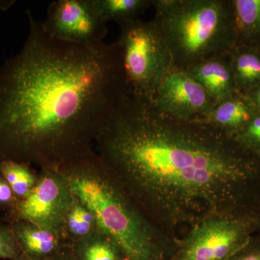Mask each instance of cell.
Masks as SVG:
<instances>
[{
	"instance_id": "cell-1",
	"label": "cell",
	"mask_w": 260,
	"mask_h": 260,
	"mask_svg": "<svg viewBox=\"0 0 260 260\" xmlns=\"http://www.w3.org/2000/svg\"><path fill=\"white\" fill-rule=\"evenodd\" d=\"M94 153L138 208L175 245L203 219L251 204L260 154L197 119L127 95L101 130Z\"/></svg>"
},
{
	"instance_id": "cell-2",
	"label": "cell",
	"mask_w": 260,
	"mask_h": 260,
	"mask_svg": "<svg viewBox=\"0 0 260 260\" xmlns=\"http://www.w3.org/2000/svg\"><path fill=\"white\" fill-rule=\"evenodd\" d=\"M26 13V41L0 68V161L61 169L94 153L129 95L120 51L116 42H61Z\"/></svg>"
},
{
	"instance_id": "cell-3",
	"label": "cell",
	"mask_w": 260,
	"mask_h": 260,
	"mask_svg": "<svg viewBox=\"0 0 260 260\" xmlns=\"http://www.w3.org/2000/svg\"><path fill=\"white\" fill-rule=\"evenodd\" d=\"M73 194L88 208L99 230L117 244L124 260H165L175 246L157 229L95 153L62 168Z\"/></svg>"
},
{
	"instance_id": "cell-4",
	"label": "cell",
	"mask_w": 260,
	"mask_h": 260,
	"mask_svg": "<svg viewBox=\"0 0 260 260\" xmlns=\"http://www.w3.org/2000/svg\"><path fill=\"white\" fill-rule=\"evenodd\" d=\"M153 6L173 68L186 71L237 47L233 0H153Z\"/></svg>"
},
{
	"instance_id": "cell-5",
	"label": "cell",
	"mask_w": 260,
	"mask_h": 260,
	"mask_svg": "<svg viewBox=\"0 0 260 260\" xmlns=\"http://www.w3.org/2000/svg\"><path fill=\"white\" fill-rule=\"evenodd\" d=\"M116 43L120 51L128 93L153 100L173 68L172 56L153 20L138 18L121 24Z\"/></svg>"
},
{
	"instance_id": "cell-6",
	"label": "cell",
	"mask_w": 260,
	"mask_h": 260,
	"mask_svg": "<svg viewBox=\"0 0 260 260\" xmlns=\"http://www.w3.org/2000/svg\"><path fill=\"white\" fill-rule=\"evenodd\" d=\"M258 231L254 203L212 215L191 227L176 242L170 260H228Z\"/></svg>"
},
{
	"instance_id": "cell-7",
	"label": "cell",
	"mask_w": 260,
	"mask_h": 260,
	"mask_svg": "<svg viewBox=\"0 0 260 260\" xmlns=\"http://www.w3.org/2000/svg\"><path fill=\"white\" fill-rule=\"evenodd\" d=\"M74 198L63 169H42L30 194L18 200L3 219L8 224L18 220L30 222L65 239L64 219Z\"/></svg>"
},
{
	"instance_id": "cell-8",
	"label": "cell",
	"mask_w": 260,
	"mask_h": 260,
	"mask_svg": "<svg viewBox=\"0 0 260 260\" xmlns=\"http://www.w3.org/2000/svg\"><path fill=\"white\" fill-rule=\"evenodd\" d=\"M42 23L51 37L78 45L103 42L108 34L107 23L97 14L90 0L53 2Z\"/></svg>"
},
{
	"instance_id": "cell-9",
	"label": "cell",
	"mask_w": 260,
	"mask_h": 260,
	"mask_svg": "<svg viewBox=\"0 0 260 260\" xmlns=\"http://www.w3.org/2000/svg\"><path fill=\"white\" fill-rule=\"evenodd\" d=\"M151 101L160 112L186 121L205 116L215 104L187 72L176 68L168 73Z\"/></svg>"
},
{
	"instance_id": "cell-10",
	"label": "cell",
	"mask_w": 260,
	"mask_h": 260,
	"mask_svg": "<svg viewBox=\"0 0 260 260\" xmlns=\"http://www.w3.org/2000/svg\"><path fill=\"white\" fill-rule=\"evenodd\" d=\"M186 72L203 87L215 104L238 93L230 54L208 58L194 64Z\"/></svg>"
},
{
	"instance_id": "cell-11",
	"label": "cell",
	"mask_w": 260,
	"mask_h": 260,
	"mask_svg": "<svg viewBox=\"0 0 260 260\" xmlns=\"http://www.w3.org/2000/svg\"><path fill=\"white\" fill-rule=\"evenodd\" d=\"M10 225L28 260H48L71 245L61 236L30 222L18 220Z\"/></svg>"
},
{
	"instance_id": "cell-12",
	"label": "cell",
	"mask_w": 260,
	"mask_h": 260,
	"mask_svg": "<svg viewBox=\"0 0 260 260\" xmlns=\"http://www.w3.org/2000/svg\"><path fill=\"white\" fill-rule=\"evenodd\" d=\"M257 113L244 94L237 93L216 103L208 114L196 119L215 126L234 138Z\"/></svg>"
},
{
	"instance_id": "cell-13",
	"label": "cell",
	"mask_w": 260,
	"mask_h": 260,
	"mask_svg": "<svg viewBox=\"0 0 260 260\" xmlns=\"http://www.w3.org/2000/svg\"><path fill=\"white\" fill-rule=\"evenodd\" d=\"M237 46L260 51V0H233Z\"/></svg>"
},
{
	"instance_id": "cell-14",
	"label": "cell",
	"mask_w": 260,
	"mask_h": 260,
	"mask_svg": "<svg viewBox=\"0 0 260 260\" xmlns=\"http://www.w3.org/2000/svg\"><path fill=\"white\" fill-rule=\"evenodd\" d=\"M231 64L238 93L260 85V51L254 48L237 46L230 54Z\"/></svg>"
},
{
	"instance_id": "cell-15",
	"label": "cell",
	"mask_w": 260,
	"mask_h": 260,
	"mask_svg": "<svg viewBox=\"0 0 260 260\" xmlns=\"http://www.w3.org/2000/svg\"><path fill=\"white\" fill-rule=\"evenodd\" d=\"M94 10L106 22L118 25L139 18L150 6L153 0H90Z\"/></svg>"
},
{
	"instance_id": "cell-16",
	"label": "cell",
	"mask_w": 260,
	"mask_h": 260,
	"mask_svg": "<svg viewBox=\"0 0 260 260\" xmlns=\"http://www.w3.org/2000/svg\"><path fill=\"white\" fill-rule=\"evenodd\" d=\"M71 248L79 260H124L117 244L99 230L73 243Z\"/></svg>"
},
{
	"instance_id": "cell-17",
	"label": "cell",
	"mask_w": 260,
	"mask_h": 260,
	"mask_svg": "<svg viewBox=\"0 0 260 260\" xmlns=\"http://www.w3.org/2000/svg\"><path fill=\"white\" fill-rule=\"evenodd\" d=\"M98 230L99 226L95 215L75 197L64 219L63 232L65 239L72 244L89 237Z\"/></svg>"
},
{
	"instance_id": "cell-18",
	"label": "cell",
	"mask_w": 260,
	"mask_h": 260,
	"mask_svg": "<svg viewBox=\"0 0 260 260\" xmlns=\"http://www.w3.org/2000/svg\"><path fill=\"white\" fill-rule=\"evenodd\" d=\"M0 174L9 184L18 200H23L30 194L39 178L30 166L10 160L0 161Z\"/></svg>"
},
{
	"instance_id": "cell-19",
	"label": "cell",
	"mask_w": 260,
	"mask_h": 260,
	"mask_svg": "<svg viewBox=\"0 0 260 260\" xmlns=\"http://www.w3.org/2000/svg\"><path fill=\"white\" fill-rule=\"evenodd\" d=\"M0 259L28 260L19 245L10 224L0 223Z\"/></svg>"
},
{
	"instance_id": "cell-20",
	"label": "cell",
	"mask_w": 260,
	"mask_h": 260,
	"mask_svg": "<svg viewBox=\"0 0 260 260\" xmlns=\"http://www.w3.org/2000/svg\"><path fill=\"white\" fill-rule=\"evenodd\" d=\"M234 138L238 144L248 151L260 154V112Z\"/></svg>"
},
{
	"instance_id": "cell-21",
	"label": "cell",
	"mask_w": 260,
	"mask_h": 260,
	"mask_svg": "<svg viewBox=\"0 0 260 260\" xmlns=\"http://www.w3.org/2000/svg\"><path fill=\"white\" fill-rule=\"evenodd\" d=\"M228 260H260V231L244 247Z\"/></svg>"
},
{
	"instance_id": "cell-22",
	"label": "cell",
	"mask_w": 260,
	"mask_h": 260,
	"mask_svg": "<svg viewBox=\"0 0 260 260\" xmlns=\"http://www.w3.org/2000/svg\"><path fill=\"white\" fill-rule=\"evenodd\" d=\"M18 200L9 184L0 174V210L8 213L14 208Z\"/></svg>"
},
{
	"instance_id": "cell-23",
	"label": "cell",
	"mask_w": 260,
	"mask_h": 260,
	"mask_svg": "<svg viewBox=\"0 0 260 260\" xmlns=\"http://www.w3.org/2000/svg\"><path fill=\"white\" fill-rule=\"evenodd\" d=\"M244 95L247 98L256 110L260 112V85L251 89L249 91L244 93Z\"/></svg>"
},
{
	"instance_id": "cell-24",
	"label": "cell",
	"mask_w": 260,
	"mask_h": 260,
	"mask_svg": "<svg viewBox=\"0 0 260 260\" xmlns=\"http://www.w3.org/2000/svg\"><path fill=\"white\" fill-rule=\"evenodd\" d=\"M48 260H79L72 249L71 245L65 246L55 255Z\"/></svg>"
},
{
	"instance_id": "cell-25",
	"label": "cell",
	"mask_w": 260,
	"mask_h": 260,
	"mask_svg": "<svg viewBox=\"0 0 260 260\" xmlns=\"http://www.w3.org/2000/svg\"><path fill=\"white\" fill-rule=\"evenodd\" d=\"M254 206L256 213L257 214L258 220H259V230L260 231V190L254 198Z\"/></svg>"
},
{
	"instance_id": "cell-26",
	"label": "cell",
	"mask_w": 260,
	"mask_h": 260,
	"mask_svg": "<svg viewBox=\"0 0 260 260\" xmlns=\"http://www.w3.org/2000/svg\"><path fill=\"white\" fill-rule=\"evenodd\" d=\"M14 1H0V9L6 10L9 8Z\"/></svg>"
},
{
	"instance_id": "cell-27",
	"label": "cell",
	"mask_w": 260,
	"mask_h": 260,
	"mask_svg": "<svg viewBox=\"0 0 260 260\" xmlns=\"http://www.w3.org/2000/svg\"><path fill=\"white\" fill-rule=\"evenodd\" d=\"M0 260H3V259H0Z\"/></svg>"
}]
</instances>
